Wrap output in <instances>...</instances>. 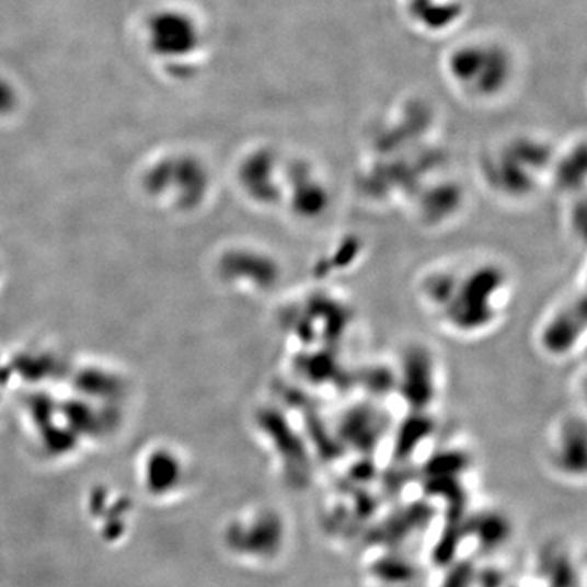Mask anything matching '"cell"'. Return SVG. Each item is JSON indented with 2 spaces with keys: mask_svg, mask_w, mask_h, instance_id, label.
<instances>
[{
  "mask_svg": "<svg viewBox=\"0 0 587 587\" xmlns=\"http://www.w3.org/2000/svg\"><path fill=\"white\" fill-rule=\"evenodd\" d=\"M583 316V313H576L575 306H565L560 303L550 316H546L545 332L542 333V338H560L563 335V353L572 348L579 335L585 332V323L576 325V319ZM543 339V343L549 342Z\"/></svg>",
  "mask_w": 587,
  "mask_h": 587,
  "instance_id": "cell-2",
  "label": "cell"
},
{
  "mask_svg": "<svg viewBox=\"0 0 587 587\" xmlns=\"http://www.w3.org/2000/svg\"><path fill=\"white\" fill-rule=\"evenodd\" d=\"M423 302L450 332L473 335L498 323L508 300V276L495 263L440 266L422 288Z\"/></svg>",
  "mask_w": 587,
  "mask_h": 587,
  "instance_id": "cell-1",
  "label": "cell"
}]
</instances>
